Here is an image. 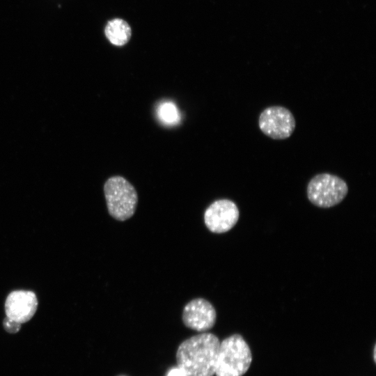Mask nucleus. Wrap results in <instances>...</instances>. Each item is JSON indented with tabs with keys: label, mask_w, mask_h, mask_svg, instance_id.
<instances>
[{
	"label": "nucleus",
	"mask_w": 376,
	"mask_h": 376,
	"mask_svg": "<svg viewBox=\"0 0 376 376\" xmlns=\"http://www.w3.org/2000/svg\"><path fill=\"white\" fill-rule=\"evenodd\" d=\"M252 361L249 346L240 334H233L219 344L216 376H242Z\"/></svg>",
	"instance_id": "2"
},
{
	"label": "nucleus",
	"mask_w": 376,
	"mask_h": 376,
	"mask_svg": "<svg viewBox=\"0 0 376 376\" xmlns=\"http://www.w3.org/2000/svg\"><path fill=\"white\" fill-rule=\"evenodd\" d=\"M347 192L348 187L345 180L326 173L315 175L307 186V196L310 202L324 208L340 203Z\"/></svg>",
	"instance_id": "4"
},
{
	"label": "nucleus",
	"mask_w": 376,
	"mask_h": 376,
	"mask_svg": "<svg viewBox=\"0 0 376 376\" xmlns=\"http://www.w3.org/2000/svg\"><path fill=\"white\" fill-rule=\"evenodd\" d=\"M157 112L160 122L166 125H175L180 120L179 111L175 104L171 101L160 103Z\"/></svg>",
	"instance_id": "10"
},
{
	"label": "nucleus",
	"mask_w": 376,
	"mask_h": 376,
	"mask_svg": "<svg viewBox=\"0 0 376 376\" xmlns=\"http://www.w3.org/2000/svg\"><path fill=\"white\" fill-rule=\"evenodd\" d=\"M3 326L4 329L10 334H15L19 331L21 324L18 323L8 318H6L3 322Z\"/></svg>",
	"instance_id": "11"
},
{
	"label": "nucleus",
	"mask_w": 376,
	"mask_h": 376,
	"mask_svg": "<svg viewBox=\"0 0 376 376\" xmlns=\"http://www.w3.org/2000/svg\"><path fill=\"white\" fill-rule=\"evenodd\" d=\"M109 214L118 221H125L135 212L138 196L135 188L125 178L113 176L104 186Z\"/></svg>",
	"instance_id": "3"
},
{
	"label": "nucleus",
	"mask_w": 376,
	"mask_h": 376,
	"mask_svg": "<svg viewBox=\"0 0 376 376\" xmlns=\"http://www.w3.org/2000/svg\"><path fill=\"white\" fill-rule=\"evenodd\" d=\"M38 306V299L32 291L15 290L7 297L5 302L6 317L20 324L30 320Z\"/></svg>",
	"instance_id": "8"
},
{
	"label": "nucleus",
	"mask_w": 376,
	"mask_h": 376,
	"mask_svg": "<svg viewBox=\"0 0 376 376\" xmlns=\"http://www.w3.org/2000/svg\"><path fill=\"white\" fill-rule=\"evenodd\" d=\"M295 119L291 111L281 106H272L265 109L259 116L260 130L274 139L290 137L295 128Z\"/></svg>",
	"instance_id": "5"
},
{
	"label": "nucleus",
	"mask_w": 376,
	"mask_h": 376,
	"mask_svg": "<svg viewBox=\"0 0 376 376\" xmlns=\"http://www.w3.org/2000/svg\"><path fill=\"white\" fill-rule=\"evenodd\" d=\"M104 33L112 45L118 47L126 45L132 36L130 26L120 18L109 20L104 27Z\"/></svg>",
	"instance_id": "9"
},
{
	"label": "nucleus",
	"mask_w": 376,
	"mask_h": 376,
	"mask_svg": "<svg viewBox=\"0 0 376 376\" xmlns=\"http://www.w3.org/2000/svg\"><path fill=\"white\" fill-rule=\"evenodd\" d=\"M216 311L206 299L197 298L190 301L185 306L182 321L185 325L197 331H206L215 324Z\"/></svg>",
	"instance_id": "7"
},
{
	"label": "nucleus",
	"mask_w": 376,
	"mask_h": 376,
	"mask_svg": "<svg viewBox=\"0 0 376 376\" xmlns=\"http://www.w3.org/2000/svg\"><path fill=\"white\" fill-rule=\"evenodd\" d=\"M166 376H187L185 373L178 366L171 368Z\"/></svg>",
	"instance_id": "12"
},
{
	"label": "nucleus",
	"mask_w": 376,
	"mask_h": 376,
	"mask_svg": "<svg viewBox=\"0 0 376 376\" xmlns=\"http://www.w3.org/2000/svg\"><path fill=\"white\" fill-rule=\"evenodd\" d=\"M219 340L211 333H202L184 340L176 352L177 364L187 376H213Z\"/></svg>",
	"instance_id": "1"
},
{
	"label": "nucleus",
	"mask_w": 376,
	"mask_h": 376,
	"mask_svg": "<svg viewBox=\"0 0 376 376\" xmlns=\"http://www.w3.org/2000/svg\"><path fill=\"white\" fill-rule=\"evenodd\" d=\"M239 210L237 205L228 199L215 201L205 210L204 221L212 233H223L230 230L237 222Z\"/></svg>",
	"instance_id": "6"
}]
</instances>
